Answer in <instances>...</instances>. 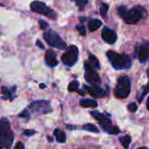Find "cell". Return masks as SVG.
Returning a JSON list of instances; mask_svg holds the SVG:
<instances>
[{"label":"cell","instance_id":"cell-1","mask_svg":"<svg viewBox=\"0 0 149 149\" xmlns=\"http://www.w3.org/2000/svg\"><path fill=\"white\" fill-rule=\"evenodd\" d=\"M106 55L115 69H127L132 66V59L128 55L119 54L114 51H108Z\"/></svg>","mask_w":149,"mask_h":149},{"label":"cell","instance_id":"cell-2","mask_svg":"<svg viewBox=\"0 0 149 149\" xmlns=\"http://www.w3.org/2000/svg\"><path fill=\"white\" fill-rule=\"evenodd\" d=\"M14 134L11 130L10 123L6 118L0 120V143L6 148H11L13 143Z\"/></svg>","mask_w":149,"mask_h":149},{"label":"cell","instance_id":"cell-3","mask_svg":"<svg viewBox=\"0 0 149 149\" xmlns=\"http://www.w3.org/2000/svg\"><path fill=\"white\" fill-rule=\"evenodd\" d=\"M43 37H44V40L47 41V43L52 47L61 49V50H64L67 47L65 41L52 29L47 30L44 33Z\"/></svg>","mask_w":149,"mask_h":149},{"label":"cell","instance_id":"cell-4","mask_svg":"<svg viewBox=\"0 0 149 149\" xmlns=\"http://www.w3.org/2000/svg\"><path fill=\"white\" fill-rule=\"evenodd\" d=\"M131 91V82L128 77L121 76L118 79L115 89V96L118 98H125L129 96Z\"/></svg>","mask_w":149,"mask_h":149},{"label":"cell","instance_id":"cell-5","mask_svg":"<svg viewBox=\"0 0 149 149\" xmlns=\"http://www.w3.org/2000/svg\"><path fill=\"white\" fill-rule=\"evenodd\" d=\"M146 15V10L141 6H135L131 10H127L125 15L123 16V19L127 24H134L144 19Z\"/></svg>","mask_w":149,"mask_h":149},{"label":"cell","instance_id":"cell-6","mask_svg":"<svg viewBox=\"0 0 149 149\" xmlns=\"http://www.w3.org/2000/svg\"><path fill=\"white\" fill-rule=\"evenodd\" d=\"M30 8L33 13L42 14L51 19H56V13L50 9L48 6H47L44 3L40 1H33L30 5Z\"/></svg>","mask_w":149,"mask_h":149},{"label":"cell","instance_id":"cell-7","mask_svg":"<svg viewBox=\"0 0 149 149\" xmlns=\"http://www.w3.org/2000/svg\"><path fill=\"white\" fill-rule=\"evenodd\" d=\"M79 51L76 46H70L66 52L61 55V61L64 65L71 67L76 64L78 60Z\"/></svg>","mask_w":149,"mask_h":149},{"label":"cell","instance_id":"cell-8","mask_svg":"<svg viewBox=\"0 0 149 149\" xmlns=\"http://www.w3.org/2000/svg\"><path fill=\"white\" fill-rule=\"evenodd\" d=\"M84 68H85L84 77L86 82L91 85H99L101 84V79L96 71L97 69L94 68L89 61L84 62Z\"/></svg>","mask_w":149,"mask_h":149},{"label":"cell","instance_id":"cell-9","mask_svg":"<svg viewBox=\"0 0 149 149\" xmlns=\"http://www.w3.org/2000/svg\"><path fill=\"white\" fill-rule=\"evenodd\" d=\"M134 53L135 56L140 62H146L149 59V42L136 44L134 47Z\"/></svg>","mask_w":149,"mask_h":149},{"label":"cell","instance_id":"cell-10","mask_svg":"<svg viewBox=\"0 0 149 149\" xmlns=\"http://www.w3.org/2000/svg\"><path fill=\"white\" fill-rule=\"evenodd\" d=\"M29 108L33 112H36L39 114H47V113L52 111L50 103H49V101H47V100L34 101L29 105Z\"/></svg>","mask_w":149,"mask_h":149},{"label":"cell","instance_id":"cell-11","mask_svg":"<svg viewBox=\"0 0 149 149\" xmlns=\"http://www.w3.org/2000/svg\"><path fill=\"white\" fill-rule=\"evenodd\" d=\"M91 115L95 118V119H97V120L99 122L101 127H102L104 131H107V132H108V131L112 127L111 120L109 118H107L106 116H104V114L100 113L99 111H91Z\"/></svg>","mask_w":149,"mask_h":149},{"label":"cell","instance_id":"cell-12","mask_svg":"<svg viewBox=\"0 0 149 149\" xmlns=\"http://www.w3.org/2000/svg\"><path fill=\"white\" fill-rule=\"evenodd\" d=\"M102 38L106 43L113 44L117 40V34L113 30L110 29L109 27H104L102 30Z\"/></svg>","mask_w":149,"mask_h":149},{"label":"cell","instance_id":"cell-13","mask_svg":"<svg viewBox=\"0 0 149 149\" xmlns=\"http://www.w3.org/2000/svg\"><path fill=\"white\" fill-rule=\"evenodd\" d=\"M84 89L93 97H104L105 96V91L98 85H91V86L86 85L84 86Z\"/></svg>","mask_w":149,"mask_h":149},{"label":"cell","instance_id":"cell-14","mask_svg":"<svg viewBox=\"0 0 149 149\" xmlns=\"http://www.w3.org/2000/svg\"><path fill=\"white\" fill-rule=\"evenodd\" d=\"M45 61L49 67H55L58 65V61L56 59V54L53 50H47L45 54Z\"/></svg>","mask_w":149,"mask_h":149},{"label":"cell","instance_id":"cell-15","mask_svg":"<svg viewBox=\"0 0 149 149\" xmlns=\"http://www.w3.org/2000/svg\"><path fill=\"white\" fill-rule=\"evenodd\" d=\"M80 105L84 108H97V102L92 99H82L80 101Z\"/></svg>","mask_w":149,"mask_h":149},{"label":"cell","instance_id":"cell-16","mask_svg":"<svg viewBox=\"0 0 149 149\" xmlns=\"http://www.w3.org/2000/svg\"><path fill=\"white\" fill-rule=\"evenodd\" d=\"M54 134L55 136L56 140L59 143H64L66 141V134L64 133L63 131H61V129H55L54 131Z\"/></svg>","mask_w":149,"mask_h":149},{"label":"cell","instance_id":"cell-17","mask_svg":"<svg viewBox=\"0 0 149 149\" xmlns=\"http://www.w3.org/2000/svg\"><path fill=\"white\" fill-rule=\"evenodd\" d=\"M88 26H89V29L91 32H94V31H96L97 29H98L102 26V22L99 19H93L90 20Z\"/></svg>","mask_w":149,"mask_h":149},{"label":"cell","instance_id":"cell-18","mask_svg":"<svg viewBox=\"0 0 149 149\" xmlns=\"http://www.w3.org/2000/svg\"><path fill=\"white\" fill-rule=\"evenodd\" d=\"M90 63H91V65L94 68H96L97 70V69H100V63H99V61L97 59V57L95 56V55H93V54H90V56H89V61H88Z\"/></svg>","mask_w":149,"mask_h":149},{"label":"cell","instance_id":"cell-19","mask_svg":"<svg viewBox=\"0 0 149 149\" xmlns=\"http://www.w3.org/2000/svg\"><path fill=\"white\" fill-rule=\"evenodd\" d=\"M131 137L129 135H125V136H123L121 138H119V141L121 142V144L123 145L124 148L127 149L129 147V145L131 143Z\"/></svg>","mask_w":149,"mask_h":149},{"label":"cell","instance_id":"cell-20","mask_svg":"<svg viewBox=\"0 0 149 149\" xmlns=\"http://www.w3.org/2000/svg\"><path fill=\"white\" fill-rule=\"evenodd\" d=\"M84 130L85 131H88V132H95V133H97L98 132V129L96 125H92V124H86L84 125L83 127H82Z\"/></svg>","mask_w":149,"mask_h":149},{"label":"cell","instance_id":"cell-21","mask_svg":"<svg viewBox=\"0 0 149 149\" xmlns=\"http://www.w3.org/2000/svg\"><path fill=\"white\" fill-rule=\"evenodd\" d=\"M78 87H79V82L74 80V81H72L69 84H68V91L72 92V91H76L78 90Z\"/></svg>","mask_w":149,"mask_h":149},{"label":"cell","instance_id":"cell-22","mask_svg":"<svg viewBox=\"0 0 149 149\" xmlns=\"http://www.w3.org/2000/svg\"><path fill=\"white\" fill-rule=\"evenodd\" d=\"M148 91H149V85L146 84V86H144V87L142 88V92L140 91V92L139 93V95H138V101H139V102H141L142 99H143V97L146 95V93H147Z\"/></svg>","mask_w":149,"mask_h":149},{"label":"cell","instance_id":"cell-23","mask_svg":"<svg viewBox=\"0 0 149 149\" xmlns=\"http://www.w3.org/2000/svg\"><path fill=\"white\" fill-rule=\"evenodd\" d=\"M108 5L107 4H103L101 6V8H100V13H101V16L104 18V19H106L107 17V12H108Z\"/></svg>","mask_w":149,"mask_h":149},{"label":"cell","instance_id":"cell-24","mask_svg":"<svg viewBox=\"0 0 149 149\" xmlns=\"http://www.w3.org/2000/svg\"><path fill=\"white\" fill-rule=\"evenodd\" d=\"M74 1L76 2L77 6L78 7H80L81 10H82V9L85 6V5L88 3L87 0H74Z\"/></svg>","mask_w":149,"mask_h":149},{"label":"cell","instance_id":"cell-25","mask_svg":"<svg viewBox=\"0 0 149 149\" xmlns=\"http://www.w3.org/2000/svg\"><path fill=\"white\" fill-rule=\"evenodd\" d=\"M77 30L80 33L81 35L85 36L86 35V28L84 25H78L77 26Z\"/></svg>","mask_w":149,"mask_h":149},{"label":"cell","instance_id":"cell-26","mask_svg":"<svg viewBox=\"0 0 149 149\" xmlns=\"http://www.w3.org/2000/svg\"><path fill=\"white\" fill-rule=\"evenodd\" d=\"M2 93L3 94H5V95H6L9 98H10V100H13V96H12V93H11V91L6 88V87H2Z\"/></svg>","mask_w":149,"mask_h":149},{"label":"cell","instance_id":"cell-27","mask_svg":"<svg viewBox=\"0 0 149 149\" xmlns=\"http://www.w3.org/2000/svg\"><path fill=\"white\" fill-rule=\"evenodd\" d=\"M128 110L131 112H135L138 110V106L135 103H130L128 104Z\"/></svg>","mask_w":149,"mask_h":149},{"label":"cell","instance_id":"cell-28","mask_svg":"<svg viewBox=\"0 0 149 149\" xmlns=\"http://www.w3.org/2000/svg\"><path fill=\"white\" fill-rule=\"evenodd\" d=\"M126 11H127V9L125 6H120V7L118 8V15L121 18H123V16L125 15V13H126Z\"/></svg>","mask_w":149,"mask_h":149},{"label":"cell","instance_id":"cell-29","mask_svg":"<svg viewBox=\"0 0 149 149\" xmlns=\"http://www.w3.org/2000/svg\"><path fill=\"white\" fill-rule=\"evenodd\" d=\"M39 24H40V28L42 30H46L48 27V26H49L47 22H46L45 20H42V19L39 20Z\"/></svg>","mask_w":149,"mask_h":149},{"label":"cell","instance_id":"cell-30","mask_svg":"<svg viewBox=\"0 0 149 149\" xmlns=\"http://www.w3.org/2000/svg\"><path fill=\"white\" fill-rule=\"evenodd\" d=\"M108 132H109L110 134H118V133L119 132V129H118L117 126H112V127L108 131Z\"/></svg>","mask_w":149,"mask_h":149},{"label":"cell","instance_id":"cell-31","mask_svg":"<svg viewBox=\"0 0 149 149\" xmlns=\"http://www.w3.org/2000/svg\"><path fill=\"white\" fill-rule=\"evenodd\" d=\"M19 117H20V118H28V117H29L28 111H27V110L23 111V112H21V113L19 115Z\"/></svg>","mask_w":149,"mask_h":149},{"label":"cell","instance_id":"cell-32","mask_svg":"<svg viewBox=\"0 0 149 149\" xmlns=\"http://www.w3.org/2000/svg\"><path fill=\"white\" fill-rule=\"evenodd\" d=\"M35 133H36V132L35 131H33V130H26L25 131V134L27 135V136H31V135H33Z\"/></svg>","mask_w":149,"mask_h":149},{"label":"cell","instance_id":"cell-33","mask_svg":"<svg viewBox=\"0 0 149 149\" xmlns=\"http://www.w3.org/2000/svg\"><path fill=\"white\" fill-rule=\"evenodd\" d=\"M15 149H25L24 147V144L22 142H18L16 146H15Z\"/></svg>","mask_w":149,"mask_h":149},{"label":"cell","instance_id":"cell-34","mask_svg":"<svg viewBox=\"0 0 149 149\" xmlns=\"http://www.w3.org/2000/svg\"><path fill=\"white\" fill-rule=\"evenodd\" d=\"M36 45H37V46H38L39 47H40L41 49H44V48H45V47H44V46H43V45L41 44V42H40V41L39 40H38L36 41Z\"/></svg>","mask_w":149,"mask_h":149},{"label":"cell","instance_id":"cell-35","mask_svg":"<svg viewBox=\"0 0 149 149\" xmlns=\"http://www.w3.org/2000/svg\"><path fill=\"white\" fill-rule=\"evenodd\" d=\"M146 107H147V109L149 110V97H148L147 101H146Z\"/></svg>","mask_w":149,"mask_h":149},{"label":"cell","instance_id":"cell-36","mask_svg":"<svg viewBox=\"0 0 149 149\" xmlns=\"http://www.w3.org/2000/svg\"><path fill=\"white\" fill-rule=\"evenodd\" d=\"M40 87L41 89H44V88H46V85H45L44 84H41L40 85Z\"/></svg>","mask_w":149,"mask_h":149},{"label":"cell","instance_id":"cell-37","mask_svg":"<svg viewBox=\"0 0 149 149\" xmlns=\"http://www.w3.org/2000/svg\"><path fill=\"white\" fill-rule=\"evenodd\" d=\"M78 92H79V94H80V95H82V96H84V91H78Z\"/></svg>","mask_w":149,"mask_h":149},{"label":"cell","instance_id":"cell-38","mask_svg":"<svg viewBox=\"0 0 149 149\" xmlns=\"http://www.w3.org/2000/svg\"><path fill=\"white\" fill-rule=\"evenodd\" d=\"M47 140H48V141H50V142H52V141H53V139H52L51 137L47 136Z\"/></svg>","mask_w":149,"mask_h":149},{"label":"cell","instance_id":"cell-39","mask_svg":"<svg viewBox=\"0 0 149 149\" xmlns=\"http://www.w3.org/2000/svg\"><path fill=\"white\" fill-rule=\"evenodd\" d=\"M137 149H147V148L145 147V146H141V147H139V148H137Z\"/></svg>","mask_w":149,"mask_h":149},{"label":"cell","instance_id":"cell-40","mask_svg":"<svg viewBox=\"0 0 149 149\" xmlns=\"http://www.w3.org/2000/svg\"><path fill=\"white\" fill-rule=\"evenodd\" d=\"M146 74H147V77H149V69H147V72H146Z\"/></svg>","mask_w":149,"mask_h":149},{"label":"cell","instance_id":"cell-41","mask_svg":"<svg viewBox=\"0 0 149 149\" xmlns=\"http://www.w3.org/2000/svg\"><path fill=\"white\" fill-rule=\"evenodd\" d=\"M0 149H2V147H1V146H0Z\"/></svg>","mask_w":149,"mask_h":149}]
</instances>
